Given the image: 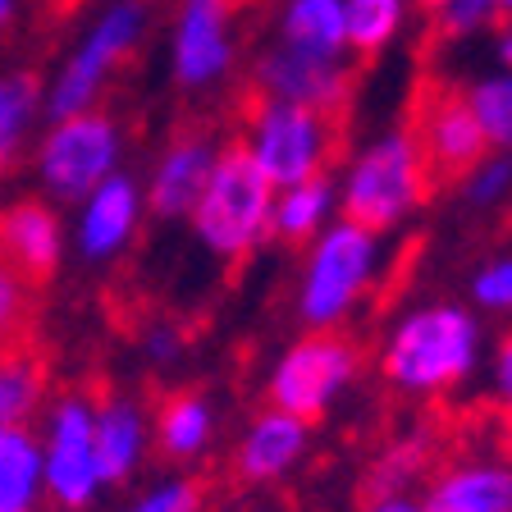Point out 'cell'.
Listing matches in <instances>:
<instances>
[{
	"label": "cell",
	"instance_id": "25",
	"mask_svg": "<svg viewBox=\"0 0 512 512\" xmlns=\"http://www.w3.org/2000/svg\"><path fill=\"white\" fill-rule=\"evenodd\" d=\"M403 23V0H343V37L348 51L375 55L394 42Z\"/></svg>",
	"mask_w": 512,
	"mask_h": 512
},
{
	"label": "cell",
	"instance_id": "19",
	"mask_svg": "<svg viewBox=\"0 0 512 512\" xmlns=\"http://www.w3.org/2000/svg\"><path fill=\"white\" fill-rule=\"evenodd\" d=\"M334 211H339V188L330 183V174L275 188V197H270V238H279L288 247H307L334 220Z\"/></svg>",
	"mask_w": 512,
	"mask_h": 512
},
{
	"label": "cell",
	"instance_id": "15",
	"mask_svg": "<svg viewBox=\"0 0 512 512\" xmlns=\"http://www.w3.org/2000/svg\"><path fill=\"white\" fill-rule=\"evenodd\" d=\"M311 444V421L293 412H279V407H266L261 416H252V426L243 430L234 448V467L243 480L252 485H266V480H279L307 458Z\"/></svg>",
	"mask_w": 512,
	"mask_h": 512
},
{
	"label": "cell",
	"instance_id": "5",
	"mask_svg": "<svg viewBox=\"0 0 512 512\" xmlns=\"http://www.w3.org/2000/svg\"><path fill=\"white\" fill-rule=\"evenodd\" d=\"M238 147L270 179V188H288V183L316 179V174L330 170L334 151H339V124L325 110H307V106H293V101L261 96L247 110Z\"/></svg>",
	"mask_w": 512,
	"mask_h": 512
},
{
	"label": "cell",
	"instance_id": "30",
	"mask_svg": "<svg viewBox=\"0 0 512 512\" xmlns=\"http://www.w3.org/2000/svg\"><path fill=\"white\" fill-rule=\"evenodd\" d=\"M503 197H512V156H480L467 170V202L499 206Z\"/></svg>",
	"mask_w": 512,
	"mask_h": 512
},
{
	"label": "cell",
	"instance_id": "29",
	"mask_svg": "<svg viewBox=\"0 0 512 512\" xmlns=\"http://www.w3.org/2000/svg\"><path fill=\"white\" fill-rule=\"evenodd\" d=\"M119 512H202V490L188 476H170V480H156L151 490H142Z\"/></svg>",
	"mask_w": 512,
	"mask_h": 512
},
{
	"label": "cell",
	"instance_id": "36",
	"mask_svg": "<svg viewBox=\"0 0 512 512\" xmlns=\"http://www.w3.org/2000/svg\"><path fill=\"white\" fill-rule=\"evenodd\" d=\"M499 60L508 64V74H512V28H503V37H499Z\"/></svg>",
	"mask_w": 512,
	"mask_h": 512
},
{
	"label": "cell",
	"instance_id": "17",
	"mask_svg": "<svg viewBox=\"0 0 512 512\" xmlns=\"http://www.w3.org/2000/svg\"><path fill=\"white\" fill-rule=\"evenodd\" d=\"M0 261H10L28 284H42L64 261V224L46 202H14L0 215Z\"/></svg>",
	"mask_w": 512,
	"mask_h": 512
},
{
	"label": "cell",
	"instance_id": "35",
	"mask_svg": "<svg viewBox=\"0 0 512 512\" xmlns=\"http://www.w3.org/2000/svg\"><path fill=\"white\" fill-rule=\"evenodd\" d=\"M362 512H421V503L407 499V494H375Z\"/></svg>",
	"mask_w": 512,
	"mask_h": 512
},
{
	"label": "cell",
	"instance_id": "8",
	"mask_svg": "<svg viewBox=\"0 0 512 512\" xmlns=\"http://www.w3.org/2000/svg\"><path fill=\"white\" fill-rule=\"evenodd\" d=\"M42 439V490L55 508L83 512L106 494V480L96 467L92 448V398L60 394L46 407V421L37 430Z\"/></svg>",
	"mask_w": 512,
	"mask_h": 512
},
{
	"label": "cell",
	"instance_id": "26",
	"mask_svg": "<svg viewBox=\"0 0 512 512\" xmlns=\"http://www.w3.org/2000/svg\"><path fill=\"white\" fill-rule=\"evenodd\" d=\"M467 110L476 128L485 133V147L512 151V74L480 78L467 92Z\"/></svg>",
	"mask_w": 512,
	"mask_h": 512
},
{
	"label": "cell",
	"instance_id": "14",
	"mask_svg": "<svg viewBox=\"0 0 512 512\" xmlns=\"http://www.w3.org/2000/svg\"><path fill=\"white\" fill-rule=\"evenodd\" d=\"M92 448H96V467H101L106 490L133 480L151 453L147 407L128 394H110L101 403H92Z\"/></svg>",
	"mask_w": 512,
	"mask_h": 512
},
{
	"label": "cell",
	"instance_id": "31",
	"mask_svg": "<svg viewBox=\"0 0 512 512\" xmlns=\"http://www.w3.org/2000/svg\"><path fill=\"white\" fill-rule=\"evenodd\" d=\"M471 298L480 311L512 316V256H494L490 266H480L471 279Z\"/></svg>",
	"mask_w": 512,
	"mask_h": 512
},
{
	"label": "cell",
	"instance_id": "20",
	"mask_svg": "<svg viewBox=\"0 0 512 512\" xmlns=\"http://www.w3.org/2000/svg\"><path fill=\"white\" fill-rule=\"evenodd\" d=\"M42 490V439L28 421L0 426V512H37Z\"/></svg>",
	"mask_w": 512,
	"mask_h": 512
},
{
	"label": "cell",
	"instance_id": "28",
	"mask_svg": "<svg viewBox=\"0 0 512 512\" xmlns=\"http://www.w3.org/2000/svg\"><path fill=\"white\" fill-rule=\"evenodd\" d=\"M28 307H32V288L10 261H0V348H10L28 325Z\"/></svg>",
	"mask_w": 512,
	"mask_h": 512
},
{
	"label": "cell",
	"instance_id": "7",
	"mask_svg": "<svg viewBox=\"0 0 512 512\" xmlns=\"http://www.w3.org/2000/svg\"><path fill=\"white\" fill-rule=\"evenodd\" d=\"M119 124L101 110L83 115H64L46 128L42 147H37V179L55 202H83L101 179L119 170Z\"/></svg>",
	"mask_w": 512,
	"mask_h": 512
},
{
	"label": "cell",
	"instance_id": "39",
	"mask_svg": "<svg viewBox=\"0 0 512 512\" xmlns=\"http://www.w3.org/2000/svg\"><path fill=\"white\" fill-rule=\"evenodd\" d=\"M421 5H426V10H439V5H448V0H421Z\"/></svg>",
	"mask_w": 512,
	"mask_h": 512
},
{
	"label": "cell",
	"instance_id": "37",
	"mask_svg": "<svg viewBox=\"0 0 512 512\" xmlns=\"http://www.w3.org/2000/svg\"><path fill=\"white\" fill-rule=\"evenodd\" d=\"M10 19H14V0H0V32H5Z\"/></svg>",
	"mask_w": 512,
	"mask_h": 512
},
{
	"label": "cell",
	"instance_id": "27",
	"mask_svg": "<svg viewBox=\"0 0 512 512\" xmlns=\"http://www.w3.org/2000/svg\"><path fill=\"white\" fill-rule=\"evenodd\" d=\"M426 453H430L426 439H398V444H389L371 467V494H398L416 471L426 467Z\"/></svg>",
	"mask_w": 512,
	"mask_h": 512
},
{
	"label": "cell",
	"instance_id": "4",
	"mask_svg": "<svg viewBox=\"0 0 512 512\" xmlns=\"http://www.w3.org/2000/svg\"><path fill=\"white\" fill-rule=\"evenodd\" d=\"M270 179L247 160L243 147L215 156L211 179L192 206V234L220 261H243L270 238Z\"/></svg>",
	"mask_w": 512,
	"mask_h": 512
},
{
	"label": "cell",
	"instance_id": "3",
	"mask_svg": "<svg viewBox=\"0 0 512 512\" xmlns=\"http://www.w3.org/2000/svg\"><path fill=\"white\" fill-rule=\"evenodd\" d=\"M430 183H435V174L421 156L416 133L394 128V133H380L352 156L348 174L339 183V211L375 229V234H389L421 211V202L430 197Z\"/></svg>",
	"mask_w": 512,
	"mask_h": 512
},
{
	"label": "cell",
	"instance_id": "32",
	"mask_svg": "<svg viewBox=\"0 0 512 512\" xmlns=\"http://www.w3.org/2000/svg\"><path fill=\"white\" fill-rule=\"evenodd\" d=\"M183 357H188V334L179 330V325H170V320H156L147 334H142V362L156 366V371H170V366H179Z\"/></svg>",
	"mask_w": 512,
	"mask_h": 512
},
{
	"label": "cell",
	"instance_id": "11",
	"mask_svg": "<svg viewBox=\"0 0 512 512\" xmlns=\"http://www.w3.org/2000/svg\"><path fill=\"white\" fill-rule=\"evenodd\" d=\"M142 183L128 179L124 170H115L110 179H101L83 202H78V224H74V247L83 252V261H115L128 252V243L142 229Z\"/></svg>",
	"mask_w": 512,
	"mask_h": 512
},
{
	"label": "cell",
	"instance_id": "24",
	"mask_svg": "<svg viewBox=\"0 0 512 512\" xmlns=\"http://www.w3.org/2000/svg\"><path fill=\"white\" fill-rule=\"evenodd\" d=\"M46 398V371L28 352L0 348V426L28 421Z\"/></svg>",
	"mask_w": 512,
	"mask_h": 512
},
{
	"label": "cell",
	"instance_id": "23",
	"mask_svg": "<svg viewBox=\"0 0 512 512\" xmlns=\"http://www.w3.org/2000/svg\"><path fill=\"white\" fill-rule=\"evenodd\" d=\"M42 110V83L32 74H5L0 78V174L14 170L23 156V142L32 133V119Z\"/></svg>",
	"mask_w": 512,
	"mask_h": 512
},
{
	"label": "cell",
	"instance_id": "12",
	"mask_svg": "<svg viewBox=\"0 0 512 512\" xmlns=\"http://www.w3.org/2000/svg\"><path fill=\"white\" fill-rule=\"evenodd\" d=\"M234 0H183L174 23V78L188 92L215 87L234 64Z\"/></svg>",
	"mask_w": 512,
	"mask_h": 512
},
{
	"label": "cell",
	"instance_id": "21",
	"mask_svg": "<svg viewBox=\"0 0 512 512\" xmlns=\"http://www.w3.org/2000/svg\"><path fill=\"white\" fill-rule=\"evenodd\" d=\"M215 439V407L202 394H174L160 403L156 421H151V444L174 462H192L202 458Z\"/></svg>",
	"mask_w": 512,
	"mask_h": 512
},
{
	"label": "cell",
	"instance_id": "22",
	"mask_svg": "<svg viewBox=\"0 0 512 512\" xmlns=\"http://www.w3.org/2000/svg\"><path fill=\"white\" fill-rule=\"evenodd\" d=\"M284 42L316 55H348L343 37V0H288Z\"/></svg>",
	"mask_w": 512,
	"mask_h": 512
},
{
	"label": "cell",
	"instance_id": "2",
	"mask_svg": "<svg viewBox=\"0 0 512 512\" xmlns=\"http://www.w3.org/2000/svg\"><path fill=\"white\" fill-rule=\"evenodd\" d=\"M384 234L357 220H330L307 243L298 275V316L311 330H339L384 275Z\"/></svg>",
	"mask_w": 512,
	"mask_h": 512
},
{
	"label": "cell",
	"instance_id": "13",
	"mask_svg": "<svg viewBox=\"0 0 512 512\" xmlns=\"http://www.w3.org/2000/svg\"><path fill=\"white\" fill-rule=\"evenodd\" d=\"M412 133L421 142V156H426L435 179H458L490 151L485 133L476 128V119L467 110V96L458 92H430L421 101V124Z\"/></svg>",
	"mask_w": 512,
	"mask_h": 512
},
{
	"label": "cell",
	"instance_id": "6",
	"mask_svg": "<svg viewBox=\"0 0 512 512\" xmlns=\"http://www.w3.org/2000/svg\"><path fill=\"white\" fill-rule=\"evenodd\" d=\"M357 371H362V352H357V343L348 334L311 330L298 343H288L279 352V362L270 366V380H266L270 407L293 412L302 421H316V416H325L348 394Z\"/></svg>",
	"mask_w": 512,
	"mask_h": 512
},
{
	"label": "cell",
	"instance_id": "16",
	"mask_svg": "<svg viewBox=\"0 0 512 512\" xmlns=\"http://www.w3.org/2000/svg\"><path fill=\"white\" fill-rule=\"evenodd\" d=\"M215 156H220V147L211 138H202V133H188V138L170 142L165 156L156 160V170H151V183L142 188L147 206L160 220H188L206 179H211Z\"/></svg>",
	"mask_w": 512,
	"mask_h": 512
},
{
	"label": "cell",
	"instance_id": "1",
	"mask_svg": "<svg viewBox=\"0 0 512 512\" xmlns=\"http://www.w3.org/2000/svg\"><path fill=\"white\" fill-rule=\"evenodd\" d=\"M480 366V320L458 302H421L389 325L380 375L416 398L448 394Z\"/></svg>",
	"mask_w": 512,
	"mask_h": 512
},
{
	"label": "cell",
	"instance_id": "10",
	"mask_svg": "<svg viewBox=\"0 0 512 512\" xmlns=\"http://www.w3.org/2000/svg\"><path fill=\"white\" fill-rule=\"evenodd\" d=\"M256 92L270 101H293V106L339 115L352 92V64L348 55H316L279 42L256 60Z\"/></svg>",
	"mask_w": 512,
	"mask_h": 512
},
{
	"label": "cell",
	"instance_id": "34",
	"mask_svg": "<svg viewBox=\"0 0 512 512\" xmlns=\"http://www.w3.org/2000/svg\"><path fill=\"white\" fill-rule=\"evenodd\" d=\"M490 389H494V403L503 407V416L512 421V330L499 339L494 348V366H490Z\"/></svg>",
	"mask_w": 512,
	"mask_h": 512
},
{
	"label": "cell",
	"instance_id": "38",
	"mask_svg": "<svg viewBox=\"0 0 512 512\" xmlns=\"http://www.w3.org/2000/svg\"><path fill=\"white\" fill-rule=\"evenodd\" d=\"M490 10L494 14H508V19H512V0H490Z\"/></svg>",
	"mask_w": 512,
	"mask_h": 512
},
{
	"label": "cell",
	"instance_id": "33",
	"mask_svg": "<svg viewBox=\"0 0 512 512\" xmlns=\"http://www.w3.org/2000/svg\"><path fill=\"white\" fill-rule=\"evenodd\" d=\"M435 14H439V32H448V37H471V32H480L494 19L490 0H448Z\"/></svg>",
	"mask_w": 512,
	"mask_h": 512
},
{
	"label": "cell",
	"instance_id": "18",
	"mask_svg": "<svg viewBox=\"0 0 512 512\" xmlns=\"http://www.w3.org/2000/svg\"><path fill=\"white\" fill-rule=\"evenodd\" d=\"M421 512H512V467L494 458L458 462L430 485Z\"/></svg>",
	"mask_w": 512,
	"mask_h": 512
},
{
	"label": "cell",
	"instance_id": "9",
	"mask_svg": "<svg viewBox=\"0 0 512 512\" xmlns=\"http://www.w3.org/2000/svg\"><path fill=\"white\" fill-rule=\"evenodd\" d=\"M142 28H147L142 0H115V5L92 23V32L78 42V51L64 60L60 74H55L51 92H46V110H51L55 119L96 110V96L106 92L115 64H124L128 51L142 42Z\"/></svg>",
	"mask_w": 512,
	"mask_h": 512
}]
</instances>
